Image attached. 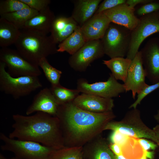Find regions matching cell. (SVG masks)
I'll use <instances>...</instances> for the list:
<instances>
[{"instance_id": "obj_25", "label": "cell", "mask_w": 159, "mask_h": 159, "mask_svg": "<svg viewBox=\"0 0 159 159\" xmlns=\"http://www.w3.org/2000/svg\"><path fill=\"white\" fill-rule=\"evenodd\" d=\"M39 12L34 9L28 7L15 12L0 15L1 17L13 24L21 30L28 20Z\"/></svg>"}, {"instance_id": "obj_40", "label": "cell", "mask_w": 159, "mask_h": 159, "mask_svg": "<svg viewBox=\"0 0 159 159\" xmlns=\"http://www.w3.org/2000/svg\"><path fill=\"white\" fill-rule=\"evenodd\" d=\"M153 130L155 133L159 143V125H157L155 126L153 128ZM158 146H159V144Z\"/></svg>"}, {"instance_id": "obj_39", "label": "cell", "mask_w": 159, "mask_h": 159, "mask_svg": "<svg viewBox=\"0 0 159 159\" xmlns=\"http://www.w3.org/2000/svg\"><path fill=\"white\" fill-rule=\"evenodd\" d=\"M145 155L147 158L149 159H154L155 152L154 151H145Z\"/></svg>"}, {"instance_id": "obj_13", "label": "cell", "mask_w": 159, "mask_h": 159, "mask_svg": "<svg viewBox=\"0 0 159 159\" xmlns=\"http://www.w3.org/2000/svg\"><path fill=\"white\" fill-rule=\"evenodd\" d=\"M146 75L143 65L141 53L138 51L132 60L126 80L124 83L125 92L131 91L133 98L148 85L145 82Z\"/></svg>"}, {"instance_id": "obj_7", "label": "cell", "mask_w": 159, "mask_h": 159, "mask_svg": "<svg viewBox=\"0 0 159 159\" xmlns=\"http://www.w3.org/2000/svg\"><path fill=\"white\" fill-rule=\"evenodd\" d=\"M0 139L4 143L1 150L13 153L18 159H47L55 150L37 142L11 138L2 132Z\"/></svg>"}, {"instance_id": "obj_2", "label": "cell", "mask_w": 159, "mask_h": 159, "mask_svg": "<svg viewBox=\"0 0 159 159\" xmlns=\"http://www.w3.org/2000/svg\"><path fill=\"white\" fill-rule=\"evenodd\" d=\"M13 131L11 138L37 142L56 150L65 147L59 118L38 112L32 115H12Z\"/></svg>"}, {"instance_id": "obj_19", "label": "cell", "mask_w": 159, "mask_h": 159, "mask_svg": "<svg viewBox=\"0 0 159 159\" xmlns=\"http://www.w3.org/2000/svg\"><path fill=\"white\" fill-rule=\"evenodd\" d=\"M79 26L71 16L56 17L52 24L50 35L56 44H59L70 35Z\"/></svg>"}, {"instance_id": "obj_36", "label": "cell", "mask_w": 159, "mask_h": 159, "mask_svg": "<svg viewBox=\"0 0 159 159\" xmlns=\"http://www.w3.org/2000/svg\"><path fill=\"white\" fill-rule=\"evenodd\" d=\"M138 141L145 151L150 150H154L157 148L158 145L152 141L145 138H138Z\"/></svg>"}, {"instance_id": "obj_3", "label": "cell", "mask_w": 159, "mask_h": 159, "mask_svg": "<svg viewBox=\"0 0 159 159\" xmlns=\"http://www.w3.org/2000/svg\"><path fill=\"white\" fill-rule=\"evenodd\" d=\"M20 31L14 44L21 55L32 63L38 66L41 59L58 52L56 44L50 35L31 30Z\"/></svg>"}, {"instance_id": "obj_14", "label": "cell", "mask_w": 159, "mask_h": 159, "mask_svg": "<svg viewBox=\"0 0 159 159\" xmlns=\"http://www.w3.org/2000/svg\"><path fill=\"white\" fill-rule=\"evenodd\" d=\"M72 102L75 105L82 109L95 113L112 111L114 106L112 98L85 93L79 95Z\"/></svg>"}, {"instance_id": "obj_43", "label": "cell", "mask_w": 159, "mask_h": 159, "mask_svg": "<svg viewBox=\"0 0 159 159\" xmlns=\"http://www.w3.org/2000/svg\"><path fill=\"white\" fill-rule=\"evenodd\" d=\"M115 159H126L122 155H115Z\"/></svg>"}, {"instance_id": "obj_42", "label": "cell", "mask_w": 159, "mask_h": 159, "mask_svg": "<svg viewBox=\"0 0 159 159\" xmlns=\"http://www.w3.org/2000/svg\"><path fill=\"white\" fill-rule=\"evenodd\" d=\"M0 159H18L15 157L10 158H8L5 157L3 155L0 153Z\"/></svg>"}, {"instance_id": "obj_41", "label": "cell", "mask_w": 159, "mask_h": 159, "mask_svg": "<svg viewBox=\"0 0 159 159\" xmlns=\"http://www.w3.org/2000/svg\"><path fill=\"white\" fill-rule=\"evenodd\" d=\"M155 120L159 123V110L158 111L157 113L154 116Z\"/></svg>"}, {"instance_id": "obj_28", "label": "cell", "mask_w": 159, "mask_h": 159, "mask_svg": "<svg viewBox=\"0 0 159 159\" xmlns=\"http://www.w3.org/2000/svg\"><path fill=\"white\" fill-rule=\"evenodd\" d=\"M83 146L64 147L54 150L47 159H83Z\"/></svg>"}, {"instance_id": "obj_17", "label": "cell", "mask_w": 159, "mask_h": 159, "mask_svg": "<svg viewBox=\"0 0 159 159\" xmlns=\"http://www.w3.org/2000/svg\"><path fill=\"white\" fill-rule=\"evenodd\" d=\"M110 23L103 12L94 14L80 27L86 41L101 39Z\"/></svg>"}, {"instance_id": "obj_31", "label": "cell", "mask_w": 159, "mask_h": 159, "mask_svg": "<svg viewBox=\"0 0 159 159\" xmlns=\"http://www.w3.org/2000/svg\"><path fill=\"white\" fill-rule=\"evenodd\" d=\"M159 11V1H152L143 4L138 9L136 12L137 15L141 16Z\"/></svg>"}, {"instance_id": "obj_27", "label": "cell", "mask_w": 159, "mask_h": 159, "mask_svg": "<svg viewBox=\"0 0 159 159\" xmlns=\"http://www.w3.org/2000/svg\"><path fill=\"white\" fill-rule=\"evenodd\" d=\"M51 91L59 105L73 101L80 92L77 89H70L59 84L51 85Z\"/></svg>"}, {"instance_id": "obj_37", "label": "cell", "mask_w": 159, "mask_h": 159, "mask_svg": "<svg viewBox=\"0 0 159 159\" xmlns=\"http://www.w3.org/2000/svg\"><path fill=\"white\" fill-rule=\"evenodd\" d=\"M153 0H127L126 4L134 8L136 5L139 4H144L152 1Z\"/></svg>"}, {"instance_id": "obj_10", "label": "cell", "mask_w": 159, "mask_h": 159, "mask_svg": "<svg viewBox=\"0 0 159 159\" xmlns=\"http://www.w3.org/2000/svg\"><path fill=\"white\" fill-rule=\"evenodd\" d=\"M80 92L95 95L103 97L112 98L125 92L123 84L117 81L111 73L107 81L90 84L86 80H77V89Z\"/></svg>"}, {"instance_id": "obj_35", "label": "cell", "mask_w": 159, "mask_h": 159, "mask_svg": "<svg viewBox=\"0 0 159 159\" xmlns=\"http://www.w3.org/2000/svg\"><path fill=\"white\" fill-rule=\"evenodd\" d=\"M129 136L118 131H113L110 135L109 140L110 143L116 144L120 146L127 141Z\"/></svg>"}, {"instance_id": "obj_16", "label": "cell", "mask_w": 159, "mask_h": 159, "mask_svg": "<svg viewBox=\"0 0 159 159\" xmlns=\"http://www.w3.org/2000/svg\"><path fill=\"white\" fill-rule=\"evenodd\" d=\"M59 105L50 88H45L35 96L26 113L29 115L33 113L40 112L57 117Z\"/></svg>"}, {"instance_id": "obj_9", "label": "cell", "mask_w": 159, "mask_h": 159, "mask_svg": "<svg viewBox=\"0 0 159 159\" xmlns=\"http://www.w3.org/2000/svg\"><path fill=\"white\" fill-rule=\"evenodd\" d=\"M137 26L131 32L130 47L126 58L133 59L143 42L147 37L159 32V17L156 12L141 16Z\"/></svg>"}, {"instance_id": "obj_38", "label": "cell", "mask_w": 159, "mask_h": 159, "mask_svg": "<svg viewBox=\"0 0 159 159\" xmlns=\"http://www.w3.org/2000/svg\"><path fill=\"white\" fill-rule=\"evenodd\" d=\"M109 147L115 155H122L121 146L117 144L110 143Z\"/></svg>"}, {"instance_id": "obj_12", "label": "cell", "mask_w": 159, "mask_h": 159, "mask_svg": "<svg viewBox=\"0 0 159 159\" xmlns=\"http://www.w3.org/2000/svg\"><path fill=\"white\" fill-rule=\"evenodd\" d=\"M140 51L146 77L153 84L159 82V38L150 39Z\"/></svg>"}, {"instance_id": "obj_15", "label": "cell", "mask_w": 159, "mask_h": 159, "mask_svg": "<svg viewBox=\"0 0 159 159\" xmlns=\"http://www.w3.org/2000/svg\"><path fill=\"white\" fill-rule=\"evenodd\" d=\"M135 8L126 3L118 5L103 12L111 22L124 26L131 31L138 25L139 18L135 14Z\"/></svg>"}, {"instance_id": "obj_22", "label": "cell", "mask_w": 159, "mask_h": 159, "mask_svg": "<svg viewBox=\"0 0 159 159\" xmlns=\"http://www.w3.org/2000/svg\"><path fill=\"white\" fill-rule=\"evenodd\" d=\"M132 60L127 58L116 57L108 60H103V64L111 71L112 74L117 80L125 82L128 71Z\"/></svg>"}, {"instance_id": "obj_20", "label": "cell", "mask_w": 159, "mask_h": 159, "mask_svg": "<svg viewBox=\"0 0 159 159\" xmlns=\"http://www.w3.org/2000/svg\"><path fill=\"white\" fill-rule=\"evenodd\" d=\"M102 0L73 1L74 8L71 16L80 26L92 17Z\"/></svg>"}, {"instance_id": "obj_33", "label": "cell", "mask_w": 159, "mask_h": 159, "mask_svg": "<svg viewBox=\"0 0 159 159\" xmlns=\"http://www.w3.org/2000/svg\"><path fill=\"white\" fill-rule=\"evenodd\" d=\"M159 88V82L152 85H148L138 95L137 99L129 107V108H136L140 104L142 100L148 95Z\"/></svg>"}, {"instance_id": "obj_18", "label": "cell", "mask_w": 159, "mask_h": 159, "mask_svg": "<svg viewBox=\"0 0 159 159\" xmlns=\"http://www.w3.org/2000/svg\"><path fill=\"white\" fill-rule=\"evenodd\" d=\"M83 159H115L107 140L101 135L83 146Z\"/></svg>"}, {"instance_id": "obj_23", "label": "cell", "mask_w": 159, "mask_h": 159, "mask_svg": "<svg viewBox=\"0 0 159 159\" xmlns=\"http://www.w3.org/2000/svg\"><path fill=\"white\" fill-rule=\"evenodd\" d=\"M20 30L13 24L0 18V46L8 47L17 41L20 35Z\"/></svg>"}, {"instance_id": "obj_1", "label": "cell", "mask_w": 159, "mask_h": 159, "mask_svg": "<svg viewBox=\"0 0 159 159\" xmlns=\"http://www.w3.org/2000/svg\"><path fill=\"white\" fill-rule=\"evenodd\" d=\"M59 119L65 146H83L101 134L107 124L116 117L113 111L95 113L82 109L72 101L59 105Z\"/></svg>"}, {"instance_id": "obj_21", "label": "cell", "mask_w": 159, "mask_h": 159, "mask_svg": "<svg viewBox=\"0 0 159 159\" xmlns=\"http://www.w3.org/2000/svg\"><path fill=\"white\" fill-rule=\"evenodd\" d=\"M55 18L54 13L48 6L28 20L21 29L34 31L47 34L50 32Z\"/></svg>"}, {"instance_id": "obj_4", "label": "cell", "mask_w": 159, "mask_h": 159, "mask_svg": "<svg viewBox=\"0 0 159 159\" xmlns=\"http://www.w3.org/2000/svg\"><path fill=\"white\" fill-rule=\"evenodd\" d=\"M106 130L118 131L130 137L149 139L158 145L159 144L154 131L143 121L140 111L136 108L128 111L120 120L109 122L104 128Z\"/></svg>"}, {"instance_id": "obj_44", "label": "cell", "mask_w": 159, "mask_h": 159, "mask_svg": "<svg viewBox=\"0 0 159 159\" xmlns=\"http://www.w3.org/2000/svg\"><path fill=\"white\" fill-rule=\"evenodd\" d=\"M140 159H147V158L146 157L145 155H144L143 157Z\"/></svg>"}, {"instance_id": "obj_32", "label": "cell", "mask_w": 159, "mask_h": 159, "mask_svg": "<svg viewBox=\"0 0 159 159\" xmlns=\"http://www.w3.org/2000/svg\"><path fill=\"white\" fill-rule=\"evenodd\" d=\"M29 8L39 12L41 11L49 6L50 0H20Z\"/></svg>"}, {"instance_id": "obj_8", "label": "cell", "mask_w": 159, "mask_h": 159, "mask_svg": "<svg viewBox=\"0 0 159 159\" xmlns=\"http://www.w3.org/2000/svg\"><path fill=\"white\" fill-rule=\"evenodd\" d=\"M0 61L5 64L8 68V72L13 77H38L42 74L38 65L27 60L16 50L1 48Z\"/></svg>"}, {"instance_id": "obj_24", "label": "cell", "mask_w": 159, "mask_h": 159, "mask_svg": "<svg viewBox=\"0 0 159 159\" xmlns=\"http://www.w3.org/2000/svg\"><path fill=\"white\" fill-rule=\"evenodd\" d=\"M86 41L79 26L69 37L59 44L58 52H64L71 55L77 51L85 44Z\"/></svg>"}, {"instance_id": "obj_45", "label": "cell", "mask_w": 159, "mask_h": 159, "mask_svg": "<svg viewBox=\"0 0 159 159\" xmlns=\"http://www.w3.org/2000/svg\"><path fill=\"white\" fill-rule=\"evenodd\" d=\"M156 13L157 14L158 17H159V11H156Z\"/></svg>"}, {"instance_id": "obj_6", "label": "cell", "mask_w": 159, "mask_h": 159, "mask_svg": "<svg viewBox=\"0 0 159 159\" xmlns=\"http://www.w3.org/2000/svg\"><path fill=\"white\" fill-rule=\"evenodd\" d=\"M131 32L124 26L111 22L100 39L105 54L110 58L126 56L130 45Z\"/></svg>"}, {"instance_id": "obj_11", "label": "cell", "mask_w": 159, "mask_h": 159, "mask_svg": "<svg viewBox=\"0 0 159 159\" xmlns=\"http://www.w3.org/2000/svg\"><path fill=\"white\" fill-rule=\"evenodd\" d=\"M105 54L100 39L87 41L70 57L68 63L75 71L84 72L91 63L102 57Z\"/></svg>"}, {"instance_id": "obj_5", "label": "cell", "mask_w": 159, "mask_h": 159, "mask_svg": "<svg viewBox=\"0 0 159 159\" xmlns=\"http://www.w3.org/2000/svg\"><path fill=\"white\" fill-rule=\"evenodd\" d=\"M6 67L5 64L0 61V90L5 94L18 99L42 87L38 77H13L6 71Z\"/></svg>"}, {"instance_id": "obj_29", "label": "cell", "mask_w": 159, "mask_h": 159, "mask_svg": "<svg viewBox=\"0 0 159 159\" xmlns=\"http://www.w3.org/2000/svg\"><path fill=\"white\" fill-rule=\"evenodd\" d=\"M38 66L42 69L46 77L51 85L60 84L59 80L62 72L51 65L46 58H43L40 61Z\"/></svg>"}, {"instance_id": "obj_34", "label": "cell", "mask_w": 159, "mask_h": 159, "mask_svg": "<svg viewBox=\"0 0 159 159\" xmlns=\"http://www.w3.org/2000/svg\"><path fill=\"white\" fill-rule=\"evenodd\" d=\"M126 0H105L99 4L95 14L102 12L118 5L126 3Z\"/></svg>"}, {"instance_id": "obj_30", "label": "cell", "mask_w": 159, "mask_h": 159, "mask_svg": "<svg viewBox=\"0 0 159 159\" xmlns=\"http://www.w3.org/2000/svg\"><path fill=\"white\" fill-rule=\"evenodd\" d=\"M29 7L20 0L0 1V14L15 12Z\"/></svg>"}, {"instance_id": "obj_26", "label": "cell", "mask_w": 159, "mask_h": 159, "mask_svg": "<svg viewBox=\"0 0 159 159\" xmlns=\"http://www.w3.org/2000/svg\"><path fill=\"white\" fill-rule=\"evenodd\" d=\"M122 155L126 159H140L145 155V151L138 138L129 136L121 146Z\"/></svg>"}]
</instances>
